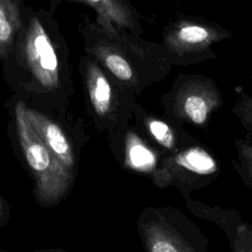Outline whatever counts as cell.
I'll use <instances>...</instances> for the list:
<instances>
[{"mask_svg": "<svg viewBox=\"0 0 252 252\" xmlns=\"http://www.w3.org/2000/svg\"><path fill=\"white\" fill-rule=\"evenodd\" d=\"M25 0H0V63L10 54L22 25Z\"/></svg>", "mask_w": 252, "mask_h": 252, "instance_id": "obj_14", "label": "cell"}, {"mask_svg": "<svg viewBox=\"0 0 252 252\" xmlns=\"http://www.w3.org/2000/svg\"><path fill=\"white\" fill-rule=\"evenodd\" d=\"M1 64L7 84L21 95L57 101L71 94L70 49L48 8L23 6L21 28Z\"/></svg>", "mask_w": 252, "mask_h": 252, "instance_id": "obj_1", "label": "cell"}, {"mask_svg": "<svg viewBox=\"0 0 252 252\" xmlns=\"http://www.w3.org/2000/svg\"><path fill=\"white\" fill-rule=\"evenodd\" d=\"M27 115L42 143L66 168L73 172L76 163L73 147L59 125L39 110L29 107L28 104Z\"/></svg>", "mask_w": 252, "mask_h": 252, "instance_id": "obj_13", "label": "cell"}, {"mask_svg": "<svg viewBox=\"0 0 252 252\" xmlns=\"http://www.w3.org/2000/svg\"><path fill=\"white\" fill-rule=\"evenodd\" d=\"M237 161H234L236 170L243 182L252 189V143L247 140L236 139Z\"/></svg>", "mask_w": 252, "mask_h": 252, "instance_id": "obj_15", "label": "cell"}, {"mask_svg": "<svg viewBox=\"0 0 252 252\" xmlns=\"http://www.w3.org/2000/svg\"><path fill=\"white\" fill-rule=\"evenodd\" d=\"M20 147L35 181L37 200L45 205L59 202L69 191L73 172L66 168L42 143L27 115V103L18 99L14 106Z\"/></svg>", "mask_w": 252, "mask_h": 252, "instance_id": "obj_4", "label": "cell"}, {"mask_svg": "<svg viewBox=\"0 0 252 252\" xmlns=\"http://www.w3.org/2000/svg\"><path fill=\"white\" fill-rule=\"evenodd\" d=\"M64 2L83 3L95 12V23L104 30L114 28L142 33L141 15L130 0H49L48 10L54 14L55 10Z\"/></svg>", "mask_w": 252, "mask_h": 252, "instance_id": "obj_12", "label": "cell"}, {"mask_svg": "<svg viewBox=\"0 0 252 252\" xmlns=\"http://www.w3.org/2000/svg\"><path fill=\"white\" fill-rule=\"evenodd\" d=\"M219 173L220 165L216 158L198 143L164 156L150 178L159 188L175 187L187 201L193 191L209 186Z\"/></svg>", "mask_w": 252, "mask_h": 252, "instance_id": "obj_8", "label": "cell"}, {"mask_svg": "<svg viewBox=\"0 0 252 252\" xmlns=\"http://www.w3.org/2000/svg\"><path fill=\"white\" fill-rule=\"evenodd\" d=\"M186 205L197 217L216 223L223 231L232 252H252V225L245 222L237 211L208 206L191 199Z\"/></svg>", "mask_w": 252, "mask_h": 252, "instance_id": "obj_11", "label": "cell"}, {"mask_svg": "<svg viewBox=\"0 0 252 252\" xmlns=\"http://www.w3.org/2000/svg\"><path fill=\"white\" fill-rule=\"evenodd\" d=\"M232 113L238 118L246 137L252 143V95L245 93L239 94L232 107Z\"/></svg>", "mask_w": 252, "mask_h": 252, "instance_id": "obj_16", "label": "cell"}, {"mask_svg": "<svg viewBox=\"0 0 252 252\" xmlns=\"http://www.w3.org/2000/svg\"><path fill=\"white\" fill-rule=\"evenodd\" d=\"M232 37L220 25L196 16H181L168 23L161 42L171 66H188L216 59L213 45Z\"/></svg>", "mask_w": 252, "mask_h": 252, "instance_id": "obj_6", "label": "cell"}, {"mask_svg": "<svg viewBox=\"0 0 252 252\" xmlns=\"http://www.w3.org/2000/svg\"><path fill=\"white\" fill-rule=\"evenodd\" d=\"M145 252H212L208 238L174 208H147L137 221Z\"/></svg>", "mask_w": 252, "mask_h": 252, "instance_id": "obj_5", "label": "cell"}, {"mask_svg": "<svg viewBox=\"0 0 252 252\" xmlns=\"http://www.w3.org/2000/svg\"><path fill=\"white\" fill-rule=\"evenodd\" d=\"M49 252H55V251H49Z\"/></svg>", "mask_w": 252, "mask_h": 252, "instance_id": "obj_18", "label": "cell"}, {"mask_svg": "<svg viewBox=\"0 0 252 252\" xmlns=\"http://www.w3.org/2000/svg\"><path fill=\"white\" fill-rule=\"evenodd\" d=\"M80 31L86 54L136 96L171 71L162 45L141 33L118 28L104 30L86 15Z\"/></svg>", "mask_w": 252, "mask_h": 252, "instance_id": "obj_2", "label": "cell"}, {"mask_svg": "<svg viewBox=\"0 0 252 252\" xmlns=\"http://www.w3.org/2000/svg\"><path fill=\"white\" fill-rule=\"evenodd\" d=\"M223 103L217 83L199 74H178L160 97L163 115L180 123L204 127Z\"/></svg>", "mask_w": 252, "mask_h": 252, "instance_id": "obj_7", "label": "cell"}, {"mask_svg": "<svg viewBox=\"0 0 252 252\" xmlns=\"http://www.w3.org/2000/svg\"><path fill=\"white\" fill-rule=\"evenodd\" d=\"M111 147L126 170L147 175L149 178L166 156L135 123L130 124Z\"/></svg>", "mask_w": 252, "mask_h": 252, "instance_id": "obj_9", "label": "cell"}, {"mask_svg": "<svg viewBox=\"0 0 252 252\" xmlns=\"http://www.w3.org/2000/svg\"><path fill=\"white\" fill-rule=\"evenodd\" d=\"M133 120L165 155L175 154L200 143L185 131L182 124L165 115L158 116L147 111L138 101L134 106Z\"/></svg>", "mask_w": 252, "mask_h": 252, "instance_id": "obj_10", "label": "cell"}, {"mask_svg": "<svg viewBox=\"0 0 252 252\" xmlns=\"http://www.w3.org/2000/svg\"><path fill=\"white\" fill-rule=\"evenodd\" d=\"M79 71L93 118L108 132L112 146L131 124L137 96L86 53L79 60Z\"/></svg>", "mask_w": 252, "mask_h": 252, "instance_id": "obj_3", "label": "cell"}, {"mask_svg": "<svg viewBox=\"0 0 252 252\" xmlns=\"http://www.w3.org/2000/svg\"><path fill=\"white\" fill-rule=\"evenodd\" d=\"M3 211H4V204H3V201H2V199L0 197V217H1L2 213H3Z\"/></svg>", "mask_w": 252, "mask_h": 252, "instance_id": "obj_17", "label": "cell"}]
</instances>
